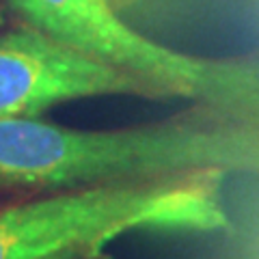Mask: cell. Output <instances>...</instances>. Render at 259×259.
Returning a JSON list of instances; mask_svg holds the SVG:
<instances>
[{
  "label": "cell",
  "instance_id": "3",
  "mask_svg": "<svg viewBox=\"0 0 259 259\" xmlns=\"http://www.w3.org/2000/svg\"><path fill=\"white\" fill-rule=\"evenodd\" d=\"M24 24L162 95L201 97L225 108L259 112V69L175 52L127 26L112 0H11Z\"/></svg>",
  "mask_w": 259,
  "mask_h": 259
},
{
  "label": "cell",
  "instance_id": "2",
  "mask_svg": "<svg viewBox=\"0 0 259 259\" xmlns=\"http://www.w3.org/2000/svg\"><path fill=\"white\" fill-rule=\"evenodd\" d=\"M225 171L76 188L0 209V259H48L132 231H221Z\"/></svg>",
  "mask_w": 259,
  "mask_h": 259
},
{
  "label": "cell",
  "instance_id": "4",
  "mask_svg": "<svg viewBox=\"0 0 259 259\" xmlns=\"http://www.w3.org/2000/svg\"><path fill=\"white\" fill-rule=\"evenodd\" d=\"M102 95L164 97L28 24L0 35V121L37 117L59 104Z\"/></svg>",
  "mask_w": 259,
  "mask_h": 259
},
{
  "label": "cell",
  "instance_id": "1",
  "mask_svg": "<svg viewBox=\"0 0 259 259\" xmlns=\"http://www.w3.org/2000/svg\"><path fill=\"white\" fill-rule=\"evenodd\" d=\"M259 168V132L205 121L76 130L37 117L0 121V184L76 190L199 171Z\"/></svg>",
  "mask_w": 259,
  "mask_h": 259
},
{
  "label": "cell",
  "instance_id": "5",
  "mask_svg": "<svg viewBox=\"0 0 259 259\" xmlns=\"http://www.w3.org/2000/svg\"><path fill=\"white\" fill-rule=\"evenodd\" d=\"M48 259H108L104 246H82V248H69L59 255H52Z\"/></svg>",
  "mask_w": 259,
  "mask_h": 259
}]
</instances>
